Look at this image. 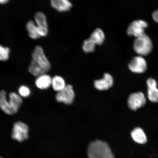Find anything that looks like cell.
Returning a JSON list of instances; mask_svg holds the SVG:
<instances>
[{
  "instance_id": "d6986e66",
  "label": "cell",
  "mask_w": 158,
  "mask_h": 158,
  "mask_svg": "<svg viewBox=\"0 0 158 158\" xmlns=\"http://www.w3.org/2000/svg\"><path fill=\"white\" fill-rule=\"evenodd\" d=\"M96 44L91 40L89 38L84 41L82 45V49L85 53L94 52L95 49Z\"/></svg>"
},
{
  "instance_id": "ba28073f",
  "label": "cell",
  "mask_w": 158,
  "mask_h": 158,
  "mask_svg": "<svg viewBox=\"0 0 158 158\" xmlns=\"http://www.w3.org/2000/svg\"><path fill=\"white\" fill-rule=\"evenodd\" d=\"M128 68L135 73H143L147 69V63L143 57L139 56L134 57L128 65Z\"/></svg>"
},
{
  "instance_id": "cb8c5ba5",
  "label": "cell",
  "mask_w": 158,
  "mask_h": 158,
  "mask_svg": "<svg viewBox=\"0 0 158 158\" xmlns=\"http://www.w3.org/2000/svg\"><path fill=\"white\" fill-rule=\"evenodd\" d=\"M0 158H3L2 157H0Z\"/></svg>"
},
{
  "instance_id": "3957f363",
  "label": "cell",
  "mask_w": 158,
  "mask_h": 158,
  "mask_svg": "<svg viewBox=\"0 0 158 158\" xmlns=\"http://www.w3.org/2000/svg\"><path fill=\"white\" fill-rule=\"evenodd\" d=\"M88 155L89 158H114L108 143L100 140H97L89 144Z\"/></svg>"
},
{
  "instance_id": "8992f818",
  "label": "cell",
  "mask_w": 158,
  "mask_h": 158,
  "mask_svg": "<svg viewBox=\"0 0 158 158\" xmlns=\"http://www.w3.org/2000/svg\"><path fill=\"white\" fill-rule=\"evenodd\" d=\"M148 26L147 22L143 20L134 21L128 26L127 34L129 36H133L136 38L141 37L145 34V29Z\"/></svg>"
},
{
  "instance_id": "52a82bcc",
  "label": "cell",
  "mask_w": 158,
  "mask_h": 158,
  "mask_svg": "<svg viewBox=\"0 0 158 158\" xmlns=\"http://www.w3.org/2000/svg\"><path fill=\"white\" fill-rule=\"evenodd\" d=\"M74 98V92L70 85H67L62 90L57 93L56 95L57 101L68 105L73 103Z\"/></svg>"
},
{
  "instance_id": "7a4b0ae2",
  "label": "cell",
  "mask_w": 158,
  "mask_h": 158,
  "mask_svg": "<svg viewBox=\"0 0 158 158\" xmlns=\"http://www.w3.org/2000/svg\"><path fill=\"white\" fill-rule=\"evenodd\" d=\"M9 98L8 101L5 91H0V108L5 114L12 115L18 111L23 100L19 94L15 92L10 93Z\"/></svg>"
},
{
  "instance_id": "2e32d148",
  "label": "cell",
  "mask_w": 158,
  "mask_h": 158,
  "mask_svg": "<svg viewBox=\"0 0 158 158\" xmlns=\"http://www.w3.org/2000/svg\"><path fill=\"white\" fill-rule=\"evenodd\" d=\"M26 28L28 31V35L31 38L37 39L41 37L35 22L30 20L27 23Z\"/></svg>"
},
{
  "instance_id": "5bb4252c",
  "label": "cell",
  "mask_w": 158,
  "mask_h": 158,
  "mask_svg": "<svg viewBox=\"0 0 158 158\" xmlns=\"http://www.w3.org/2000/svg\"><path fill=\"white\" fill-rule=\"evenodd\" d=\"M51 4L53 8L60 12L68 11L72 7V3L68 0H52Z\"/></svg>"
},
{
  "instance_id": "ffe728a7",
  "label": "cell",
  "mask_w": 158,
  "mask_h": 158,
  "mask_svg": "<svg viewBox=\"0 0 158 158\" xmlns=\"http://www.w3.org/2000/svg\"><path fill=\"white\" fill-rule=\"evenodd\" d=\"M10 49L0 45V61H7L9 58Z\"/></svg>"
},
{
  "instance_id": "277c9868",
  "label": "cell",
  "mask_w": 158,
  "mask_h": 158,
  "mask_svg": "<svg viewBox=\"0 0 158 158\" xmlns=\"http://www.w3.org/2000/svg\"><path fill=\"white\" fill-rule=\"evenodd\" d=\"M152 43L150 37L145 34L136 38L134 41V50L140 56L149 54L152 49Z\"/></svg>"
},
{
  "instance_id": "5b68a950",
  "label": "cell",
  "mask_w": 158,
  "mask_h": 158,
  "mask_svg": "<svg viewBox=\"0 0 158 158\" xmlns=\"http://www.w3.org/2000/svg\"><path fill=\"white\" fill-rule=\"evenodd\" d=\"M29 127L27 124L21 122L14 124L12 137L19 142H22L28 139Z\"/></svg>"
},
{
  "instance_id": "7402d4cb",
  "label": "cell",
  "mask_w": 158,
  "mask_h": 158,
  "mask_svg": "<svg viewBox=\"0 0 158 158\" xmlns=\"http://www.w3.org/2000/svg\"><path fill=\"white\" fill-rule=\"evenodd\" d=\"M152 17L154 20L158 23V9L154 12L153 13Z\"/></svg>"
},
{
  "instance_id": "603a6c76",
  "label": "cell",
  "mask_w": 158,
  "mask_h": 158,
  "mask_svg": "<svg viewBox=\"0 0 158 158\" xmlns=\"http://www.w3.org/2000/svg\"><path fill=\"white\" fill-rule=\"evenodd\" d=\"M8 0H0V4L2 5H5L9 2Z\"/></svg>"
},
{
  "instance_id": "9c48e42d",
  "label": "cell",
  "mask_w": 158,
  "mask_h": 158,
  "mask_svg": "<svg viewBox=\"0 0 158 158\" xmlns=\"http://www.w3.org/2000/svg\"><path fill=\"white\" fill-rule=\"evenodd\" d=\"M146 102L145 96L141 92L130 94L128 99V106L131 110H136L137 109L143 106Z\"/></svg>"
},
{
  "instance_id": "ac0fdd59",
  "label": "cell",
  "mask_w": 158,
  "mask_h": 158,
  "mask_svg": "<svg viewBox=\"0 0 158 158\" xmlns=\"http://www.w3.org/2000/svg\"><path fill=\"white\" fill-rule=\"evenodd\" d=\"M51 85L54 90L58 92L64 89L66 85L64 78L60 76H56L52 78Z\"/></svg>"
},
{
  "instance_id": "e0dca14e",
  "label": "cell",
  "mask_w": 158,
  "mask_h": 158,
  "mask_svg": "<svg viewBox=\"0 0 158 158\" xmlns=\"http://www.w3.org/2000/svg\"><path fill=\"white\" fill-rule=\"evenodd\" d=\"M96 45H101L103 44L105 35L103 31L100 28H97L91 35L89 37Z\"/></svg>"
},
{
  "instance_id": "9a60e30c",
  "label": "cell",
  "mask_w": 158,
  "mask_h": 158,
  "mask_svg": "<svg viewBox=\"0 0 158 158\" xmlns=\"http://www.w3.org/2000/svg\"><path fill=\"white\" fill-rule=\"evenodd\" d=\"M131 136L134 141L138 143L145 144L147 143V136L143 130L141 128H135L131 132Z\"/></svg>"
},
{
  "instance_id": "8fae6325",
  "label": "cell",
  "mask_w": 158,
  "mask_h": 158,
  "mask_svg": "<svg viewBox=\"0 0 158 158\" xmlns=\"http://www.w3.org/2000/svg\"><path fill=\"white\" fill-rule=\"evenodd\" d=\"M113 77L110 74L105 73L103 78L94 81V86L97 89L104 90L108 89L113 85Z\"/></svg>"
},
{
  "instance_id": "6da1fadb",
  "label": "cell",
  "mask_w": 158,
  "mask_h": 158,
  "mask_svg": "<svg viewBox=\"0 0 158 158\" xmlns=\"http://www.w3.org/2000/svg\"><path fill=\"white\" fill-rule=\"evenodd\" d=\"M31 56L32 59L28 68L29 72L31 74L37 77L49 72L51 67L50 63L42 47L35 46Z\"/></svg>"
},
{
  "instance_id": "30bf717a",
  "label": "cell",
  "mask_w": 158,
  "mask_h": 158,
  "mask_svg": "<svg viewBox=\"0 0 158 158\" xmlns=\"http://www.w3.org/2000/svg\"><path fill=\"white\" fill-rule=\"evenodd\" d=\"M35 19L41 37L47 36L48 34V29L45 15L42 12H37L35 15Z\"/></svg>"
},
{
  "instance_id": "7c38bea8",
  "label": "cell",
  "mask_w": 158,
  "mask_h": 158,
  "mask_svg": "<svg viewBox=\"0 0 158 158\" xmlns=\"http://www.w3.org/2000/svg\"><path fill=\"white\" fill-rule=\"evenodd\" d=\"M148 98L151 102H158V89L157 83L155 80L149 78L147 81Z\"/></svg>"
},
{
  "instance_id": "4fadbf2b",
  "label": "cell",
  "mask_w": 158,
  "mask_h": 158,
  "mask_svg": "<svg viewBox=\"0 0 158 158\" xmlns=\"http://www.w3.org/2000/svg\"><path fill=\"white\" fill-rule=\"evenodd\" d=\"M52 78L47 74H43L37 77L35 81V84L37 88L40 89H46L52 85Z\"/></svg>"
},
{
  "instance_id": "44dd1931",
  "label": "cell",
  "mask_w": 158,
  "mask_h": 158,
  "mask_svg": "<svg viewBox=\"0 0 158 158\" xmlns=\"http://www.w3.org/2000/svg\"><path fill=\"white\" fill-rule=\"evenodd\" d=\"M19 95L22 97L27 98L31 94V90L27 87L25 86H21L19 89Z\"/></svg>"
}]
</instances>
